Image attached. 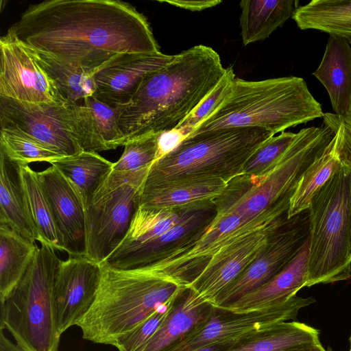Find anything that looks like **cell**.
<instances>
[{
    "label": "cell",
    "instance_id": "6da1fadb",
    "mask_svg": "<svg viewBox=\"0 0 351 351\" xmlns=\"http://www.w3.org/2000/svg\"><path fill=\"white\" fill-rule=\"evenodd\" d=\"M8 36L95 72L123 53H158L146 17L117 0H48L32 4Z\"/></svg>",
    "mask_w": 351,
    "mask_h": 351
},
{
    "label": "cell",
    "instance_id": "7a4b0ae2",
    "mask_svg": "<svg viewBox=\"0 0 351 351\" xmlns=\"http://www.w3.org/2000/svg\"><path fill=\"white\" fill-rule=\"evenodd\" d=\"M226 71L213 48L198 45L173 55L148 73L121 107L123 145L132 139L176 130L210 94Z\"/></svg>",
    "mask_w": 351,
    "mask_h": 351
},
{
    "label": "cell",
    "instance_id": "3957f363",
    "mask_svg": "<svg viewBox=\"0 0 351 351\" xmlns=\"http://www.w3.org/2000/svg\"><path fill=\"white\" fill-rule=\"evenodd\" d=\"M101 265L95 300L76 326L83 339L113 346L119 337L164 304L176 300L186 287L144 267L118 269Z\"/></svg>",
    "mask_w": 351,
    "mask_h": 351
},
{
    "label": "cell",
    "instance_id": "277c9868",
    "mask_svg": "<svg viewBox=\"0 0 351 351\" xmlns=\"http://www.w3.org/2000/svg\"><path fill=\"white\" fill-rule=\"evenodd\" d=\"M324 114L321 104L302 77L289 76L260 81L235 77L223 101L191 134L255 127L275 135L323 117Z\"/></svg>",
    "mask_w": 351,
    "mask_h": 351
},
{
    "label": "cell",
    "instance_id": "5b68a950",
    "mask_svg": "<svg viewBox=\"0 0 351 351\" xmlns=\"http://www.w3.org/2000/svg\"><path fill=\"white\" fill-rule=\"evenodd\" d=\"M269 131L255 127L221 128L190 134L150 167L142 188L193 182L223 181L240 176Z\"/></svg>",
    "mask_w": 351,
    "mask_h": 351
},
{
    "label": "cell",
    "instance_id": "8992f818",
    "mask_svg": "<svg viewBox=\"0 0 351 351\" xmlns=\"http://www.w3.org/2000/svg\"><path fill=\"white\" fill-rule=\"evenodd\" d=\"M335 130L328 124L300 130L277 163L259 177L239 176L213 200L217 214L254 218L279 204L290 205L302 176L322 154Z\"/></svg>",
    "mask_w": 351,
    "mask_h": 351
},
{
    "label": "cell",
    "instance_id": "52a82bcc",
    "mask_svg": "<svg viewBox=\"0 0 351 351\" xmlns=\"http://www.w3.org/2000/svg\"><path fill=\"white\" fill-rule=\"evenodd\" d=\"M309 254L306 287L351 276V160L348 159L309 204Z\"/></svg>",
    "mask_w": 351,
    "mask_h": 351
},
{
    "label": "cell",
    "instance_id": "ba28073f",
    "mask_svg": "<svg viewBox=\"0 0 351 351\" xmlns=\"http://www.w3.org/2000/svg\"><path fill=\"white\" fill-rule=\"evenodd\" d=\"M60 261L54 249L40 243L21 280L1 302L0 328L22 351L59 350L53 285Z\"/></svg>",
    "mask_w": 351,
    "mask_h": 351
},
{
    "label": "cell",
    "instance_id": "9c48e42d",
    "mask_svg": "<svg viewBox=\"0 0 351 351\" xmlns=\"http://www.w3.org/2000/svg\"><path fill=\"white\" fill-rule=\"evenodd\" d=\"M149 169L112 171L84 207L86 256L104 263L127 234Z\"/></svg>",
    "mask_w": 351,
    "mask_h": 351
},
{
    "label": "cell",
    "instance_id": "30bf717a",
    "mask_svg": "<svg viewBox=\"0 0 351 351\" xmlns=\"http://www.w3.org/2000/svg\"><path fill=\"white\" fill-rule=\"evenodd\" d=\"M289 208L279 204L251 219L217 214L199 239L145 267L187 287L215 255L249 234L288 219Z\"/></svg>",
    "mask_w": 351,
    "mask_h": 351
},
{
    "label": "cell",
    "instance_id": "8fae6325",
    "mask_svg": "<svg viewBox=\"0 0 351 351\" xmlns=\"http://www.w3.org/2000/svg\"><path fill=\"white\" fill-rule=\"evenodd\" d=\"M315 301L295 295L270 307L242 313L214 306L205 319L163 351H195L213 346L231 350L276 324L295 319L302 308Z\"/></svg>",
    "mask_w": 351,
    "mask_h": 351
},
{
    "label": "cell",
    "instance_id": "7c38bea8",
    "mask_svg": "<svg viewBox=\"0 0 351 351\" xmlns=\"http://www.w3.org/2000/svg\"><path fill=\"white\" fill-rule=\"evenodd\" d=\"M1 129L24 134L58 154L82 151L75 134L69 104L29 103L0 96Z\"/></svg>",
    "mask_w": 351,
    "mask_h": 351
},
{
    "label": "cell",
    "instance_id": "4fadbf2b",
    "mask_svg": "<svg viewBox=\"0 0 351 351\" xmlns=\"http://www.w3.org/2000/svg\"><path fill=\"white\" fill-rule=\"evenodd\" d=\"M0 96L29 103H66L33 49L5 34L0 38Z\"/></svg>",
    "mask_w": 351,
    "mask_h": 351
},
{
    "label": "cell",
    "instance_id": "5bb4252c",
    "mask_svg": "<svg viewBox=\"0 0 351 351\" xmlns=\"http://www.w3.org/2000/svg\"><path fill=\"white\" fill-rule=\"evenodd\" d=\"M216 215L213 200L196 204L167 231L134 247L114 251L104 263L118 269L141 268L157 263L199 239Z\"/></svg>",
    "mask_w": 351,
    "mask_h": 351
},
{
    "label": "cell",
    "instance_id": "9a60e30c",
    "mask_svg": "<svg viewBox=\"0 0 351 351\" xmlns=\"http://www.w3.org/2000/svg\"><path fill=\"white\" fill-rule=\"evenodd\" d=\"M301 214L273 234L256 258L218 295L214 306L232 303L263 285L292 261L309 235L307 223L297 221Z\"/></svg>",
    "mask_w": 351,
    "mask_h": 351
},
{
    "label": "cell",
    "instance_id": "2e32d148",
    "mask_svg": "<svg viewBox=\"0 0 351 351\" xmlns=\"http://www.w3.org/2000/svg\"><path fill=\"white\" fill-rule=\"evenodd\" d=\"M101 265L86 256L60 261L53 285L57 327L62 335L76 326L93 304L101 282Z\"/></svg>",
    "mask_w": 351,
    "mask_h": 351
},
{
    "label": "cell",
    "instance_id": "e0dca14e",
    "mask_svg": "<svg viewBox=\"0 0 351 351\" xmlns=\"http://www.w3.org/2000/svg\"><path fill=\"white\" fill-rule=\"evenodd\" d=\"M291 219L249 234L219 252L187 288L203 302L214 305L218 295L256 258L273 234Z\"/></svg>",
    "mask_w": 351,
    "mask_h": 351
},
{
    "label": "cell",
    "instance_id": "ac0fdd59",
    "mask_svg": "<svg viewBox=\"0 0 351 351\" xmlns=\"http://www.w3.org/2000/svg\"><path fill=\"white\" fill-rule=\"evenodd\" d=\"M173 57L161 51L118 54L94 73L93 96L111 107H122L130 101L148 73L162 67Z\"/></svg>",
    "mask_w": 351,
    "mask_h": 351
},
{
    "label": "cell",
    "instance_id": "d6986e66",
    "mask_svg": "<svg viewBox=\"0 0 351 351\" xmlns=\"http://www.w3.org/2000/svg\"><path fill=\"white\" fill-rule=\"evenodd\" d=\"M62 242L69 256L86 255L83 202L72 184L54 166L38 172Z\"/></svg>",
    "mask_w": 351,
    "mask_h": 351
},
{
    "label": "cell",
    "instance_id": "ffe728a7",
    "mask_svg": "<svg viewBox=\"0 0 351 351\" xmlns=\"http://www.w3.org/2000/svg\"><path fill=\"white\" fill-rule=\"evenodd\" d=\"M69 106L75 136L84 151L97 152L123 145L121 107L108 106L93 95Z\"/></svg>",
    "mask_w": 351,
    "mask_h": 351
},
{
    "label": "cell",
    "instance_id": "44dd1931",
    "mask_svg": "<svg viewBox=\"0 0 351 351\" xmlns=\"http://www.w3.org/2000/svg\"><path fill=\"white\" fill-rule=\"evenodd\" d=\"M309 235L299 252L279 273L263 285L220 308L238 313L262 310L296 295L306 287L308 275Z\"/></svg>",
    "mask_w": 351,
    "mask_h": 351
},
{
    "label": "cell",
    "instance_id": "7402d4cb",
    "mask_svg": "<svg viewBox=\"0 0 351 351\" xmlns=\"http://www.w3.org/2000/svg\"><path fill=\"white\" fill-rule=\"evenodd\" d=\"M324 123L330 126L335 135L324 152L302 176L292 196L287 217L289 219L306 211L314 194L341 168L348 159L345 149L344 127L338 117L324 113Z\"/></svg>",
    "mask_w": 351,
    "mask_h": 351
},
{
    "label": "cell",
    "instance_id": "603a6c76",
    "mask_svg": "<svg viewBox=\"0 0 351 351\" xmlns=\"http://www.w3.org/2000/svg\"><path fill=\"white\" fill-rule=\"evenodd\" d=\"M313 75L326 89L335 114L343 117L351 105V45L329 35L325 52Z\"/></svg>",
    "mask_w": 351,
    "mask_h": 351
},
{
    "label": "cell",
    "instance_id": "cb8c5ba5",
    "mask_svg": "<svg viewBox=\"0 0 351 351\" xmlns=\"http://www.w3.org/2000/svg\"><path fill=\"white\" fill-rule=\"evenodd\" d=\"M21 165L0 148V223L36 241L38 234L29 210Z\"/></svg>",
    "mask_w": 351,
    "mask_h": 351
},
{
    "label": "cell",
    "instance_id": "d4e9b609",
    "mask_svg": "<svg viewBox=\"0 0 351 351\" xmlns=\"http://www.w3.org/2000/svg\"><path fill=\"white\" fill-rule=\"evenodd\" d=\"M213 308L187 288L154 335L138 351H163L205 319Z\"/></svg>",
    "mask_w": 351,
    "mask_h": 351
},
{
    "label": "cell",
    "instance_id": "484cf974",
    "mask_svg": "<svg viewBox=\"0 0 351 351\" xmlns=\"http://www.w3.org/2000/svg\"><path fill=\"white\" fill-rule=\"evenodd\" d=\"M298 1L243 0L240 26L244 45L267 38L293 16Z\"/></svg>",
    "mask_w": 351,
    "mask_h": 351
},
{
    "label": "cell",
    "instance_id": "4316f807",
    "mask_svg": "<svg viewBox=\"0 0 351 351\" xmlns=\"http://www.w3.org/2000/svg\"><path fill=\"white\" fill-rule=\"evenodd\" d=\"M223 181L193 182L142 188L141 206L178 209L197 203L215 200L225 190Z\"/></svg>",
    "mask_w": 351,
    "mask_h": 351
},
{
    "label": "cell",
    "instance_id": "83f0119b",
    "mask_svg": "<svg viewBox=\"0 0 351 351\" xmlns=\"http://www.w3.org/2000/svg\"><path fill=\"white\" fill-rule=\"evenodd\" d=\"M27 239L0 223V302H3L21 280L38 250Z\"/></svg>",
    "mask_w": 351,
    "mask_h": 351
},
{
    "label": "cell",
    "instance_id": "f1b7e54d",
    "mask_svg": "<svg viewBox=\"0 0 351 351\" xmlns=\"http://www.w3.org/2000/svg\"><path fill=\"white\" fill-rule=\"evenodd\" d=\"M49 163L56 167L75 187L84 207L112 171L114 164L97 152L88 151L62 156Z\"/></svg>",
    "mask_w": 351,
    "mask_h": 351
},
{
    "label": "cell",
    "instance_id": "f546056e",
    "mask_svg": "<svg viewBox=\"0 0 351 351\" xmlns=\"http://www.w3.org/2000/svg\"><path fill=\"white\" fill-rule=\"evenodd\" d=\"M292 18L301 29H315L351 39L350 0H313L297 8Z\"/></svg>",
    "mask_w": 351,
    "mask_h": 351
},
{
    "label": "cell",
    "instance_id": "4dcf8cb0",
    "mask_svg": "<svg viewBox=\"0 0 351 351\" xmlns=\"http://www.w3.org/2000/svg\"><path fill=\"white\" fill-rule=\"evenodd\" d=\"M33 51L66 103H79L94 95V71L58 59L49 53L34 49Z\"/></svg>",
    "mask_w": 351,
    "mask_h": 351
},
{
    "label": "cell",
    "instance_id": "1f68e13d",
    "mask_svg": "<svg viewBox=\"0 0 351 351\" xmlns=\"http://www.w3.org/2000/svg\"><path fill=\"white\" fill-rule=\"evenodd\" d=\"M319 331L298 322H285L239 345L230 351H289L319 343Z\"/></svg>",
    "mask_w": 351,
    "mask_h": 351
},
{
    "label": "cell",
    "instance_id": "d6a6232c",
    "mask_svg": "<svg viewBox=\"0 0 351 351\" xmlns=\"http://www.w3.org/2000/svg\"><path fill=\"white\" fill-rule=\"evenodd\" d=\"M21 175L32 220L38 234V241L54 250L63 251L62 242L47 197L38 172L29 165H21Z\"/></svg>",
    "mask_w": 351,
    "mask_h": 351
},
{
    "label": "cell",
    "instance_id": "836d02e7",
    "mask_svg": "<svg viewBox=\"0 0 351 351\" xmlns=\"http://www.w3.org/2000/svg\"><path fill=\"white\" fill-rule=\"evenodd\" d=\"M193 205L178 209L139 206L127 234L114 251L125 250L160 236L178 223Z\"/></svg>",
    "mask_w": 351,
    "mask_h": 351
},
{
    "label": "cell",
    "instance_id": "e575fe53",
    "mask_svg": "<svg viewBox=\"0 0 351 351\" xmlns=\"http://www.w3.org/2000/svg\"><path fill=\"white\" fill-rule=\"evenodd\" d=\"M0 133V148L22 165H29L33 162H50L62 156L17 132L1 129Z\"/></svg>",
    "mask_w": 351,
    "mask_h": 351
},
{
    "label": "cell",
    "instance_id": "d590c367",
    "mask_svg": "<svg viewBox=\"0 0 351 351\" xmlns=\"http://www.w3.org/2000/svg\"><path fill=\"white\" fill-rule=\"evenodd\" d=\"M296 135L282 132L268 138L250 157L240 176L259 177L265 174L277 163Z\"/></svg>",
    "mask_w": 351,
    "mask_h": 351
},
{
    "label": "cell",
    "instance_id": "8d00e7d4",
    "mask_svg": "<svg viewBox=\"0 0 351 351\" xmlns=\"http://www.w3.org/2000/svg\"><path fill=\"white\" fill-rule=\"evenodd\" d=\"M159 134H149L129 141L124 145V151L114 162L115 171H138L149 169L156 160Z\"/></svg>",
    "mask_w": 351,
    "mask_h": 351
},
{
    "label": "cell",
    "instance_id": "74e56055",
    "mask_svg": "<svg viewBox=\"0 0 351 351\" xmlns=\"http://www.w3.org/2000/svg\"><path fill=\"white\" fill-rule=\"evenodd\" d=\"M235 77L232 66L226 68L225 75L216 87L176 130L181 132L185 137L191 134L196 127L210 116L223 101L231 90Z\"/></svg>",
    "mask_w": 351,
    "mask_h": 351
},
{
    "label": "cell",
    "instance_id": "f35d334b",
    "mask_svg": "<svg viewBox=\"0 0 351 351\" xmlns=\"http://www.w3.org/2000/svg\"><path fill=\"white\" fill-rule=\"evenodd\" d=\"M177 300L160 306L142 323L119 337L113 346L116 347L119 351H138L163 324Z\"/></svg>",
    "mask_w": 351,
    "mask_h": 351
},
{
    "label": "cell",
    "instance_id": "ab89813d",
    "mask_svg": "<svg viewBox=\"0 0 351 351\" xmlns=\"http://www.w3.org/2000/svg\"><path fill=\"white\" fill-rule=\"evenodd\" d=\"M184 138L185 136L178 130H173L160 134L158 138V149L156 160L174 150Z\"/></svg>",
    "mask_w": 351,
    "mask_h": 351
},
{
    "label": "cell",
    "instance_id": "60d3db41",
    "mask_svg": "<svg viewBox=\"0 0 351 351\" xmlns=\"http://www.w3.org/2000/svg\"><path fill=\"white\" fill-rule=\"evenodd\" d=\"M158 2L167 3L175 7L194 12L215 7L222 1L220 0H161Z\"/></svg>",
    "mask_w": 351,
    "mask_h": 351
},
{
    "label": "cell",
    "instance_id": "b9f144b4",
    "mask_svg": "<svg viewBox=\"0 0 351 351\" xmlns=\"http://www.w3.org/2000/svg\"><path fill=\"white\" fill-rule=\"evenodd\" d=\"M338 118L344 127L345 149L348 158L351 160V105L347 114L343 117H338Z\"/></svg>",
    "mask_w": 351,
    "mask_h": 351
},
{
    "label": "cell",
    "instance_id": "7bdbcfd3",
    "mask_svg": "<svg viewBox=\"0 0 351 351\" xmlns=\"http://www.w3.org/2000/svg\"><path fill=\"white\" fill-rule=\"evenodd\" d=\"M289 351H328L325 350L321 343H310L304 345L294 349L290 350Z\"/></svg>",
    "mask_w": 351,
    "mask_h": 351
},
{
    "label": "cell",
    "instance_id": "ee69618b",
    "mask_svg": "<svg viewBox=\"0 0 351 351\" xmlns=\"http://www.w3.org/2000/svg\"><path fill=\"white\" fill-rule=\"evenodd\" d=\"M230 348L226 346H213L199 348L195 351H230Z\"/></svg>",
    "mask_w": 351,
    "mask_h": 351
},
{
    "label": "cell",
    "instance_id": "f6af8a7d",
    "mask_svg": "<svg viewBox=\"0 0 351 351\" xmlns=\"http://www.w3.org/2000/svg\"><path fill=\"white\" fill-rule=\"evenodd\" d=\"M350 257H351V234H350Z\"/></svg>",
    "mask_w": 351,
    "mask_h": 351
},
{
    "label": "cell",
    "instance_id": "bcb514c9",
    "mask_svg": "<svg viewBox=\"0 0 351 351\" xmlns=\"http://www.w3.org/2000/svg\"><path fill=\"white\" fill-rule=\"evenodd\" d=\"M350 351H351V336L350 337Z\"/></svg>",
    "mask_w": 351,
    "mask_h": 351
}]
</instances>
